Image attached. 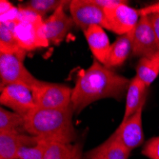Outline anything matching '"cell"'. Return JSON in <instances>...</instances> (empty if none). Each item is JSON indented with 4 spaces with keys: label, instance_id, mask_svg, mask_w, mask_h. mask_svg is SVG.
Segmentation results:
<instances>
[{
    "label": "cell",
    "instance_id": "1",
    "mask_svg": "<svg viewBox=\"0 0 159 159\" xmlns=\"http://www.w3.org/2000/svg\"><path fill=\"white\" fill-rule=\"evenodd\" d=\"M129 81L94 59L88 69L81 70L77 75L71 95L75 112L79 113L100 99L121 100L127 93Z\"/></svg>",
    "mask_w": 159,
    "mask_h": 159
},
{
    "label": "cell",
    "instance_id": "2",
    "mask_svg": "<svg viewBox=\"0 0 159 159\" xmlns=\"http://www.w3.org/2000/svg\"><path fill=\"white\" fill-rule=\"evenodd\" d=\"M74 113L73 105L57 110L36 107L25 116L24 131L43 140L70 144L75 138Z\"/></svg>",
    "mask_w": 159,
    "mask_h": 159
},
{
    "label": "cell",
    "instance_id": "3",
    "mask_svg": "<svg viewBox=\"0 0 159 159\" xmlns=\"http://www.w3.org/2000/svg\"><path fill=\"white\" fill-rule=\"evenodd\" d=\"M19 13L14 25V35L19 47L27 52L49 45V40L45 34L44 20L38 14L18 7Z\"/></svg>",
    "mask_w": 159,
    "mask_h": 159
},
{
    "label": "cell",
    "instance_id": "4",
    "mask_svg": "<svg viewBox=\"0 0 159 159\" xmlns=\"http://www.w3.org/2000/svg\"><path fill=\"white\" fill-rule=\"evenodd\" d=\"M0 80L1 88L10 84H22L32 90L42 82L29 71L23 58L11 53H0Z\"/></svg>",
    "mask_w": 159,
    "mask_h": 159
},
{
    "label": "cell",
    "instance_id": "5",
    "mask_svg": "<svg viewBox=\"0 0 159 159\" xmlns=\"http://www.w3.org/2000/svg\"><path fill=\"white\" fill-rule=\"evenodd\" d=\"M32 91L37 108L57 110L71 105L73 89L68 86L42 81Z\"/></svg>",
    "mask_w": 159,
    "mask_h": 159
},
{
    "label": "cell",
    "instance_id": "6",
    "mask_svg": "<svg viewBox=\"0 0 159 159\" xmlns=\"http://www.w3.org/2000/svg\"><path fill=\"white\" fill-rule=\"evenodd\" d=\"M103 10L106 16V29L119 35L134 32L141 17L139 11L129 6L127 1Z\"/></svg>",
    "mask_w": 159,
    "mask_h": 159
},
{
    "label": "cell",
    "instance_id": "7",
    "mask_svg": "<svg viewBox=\"0 0 159 159\" xmlns=\"http://www.w3.org/2000/svg\"><path fill=\"white\" fill-rule=\"evenodd\" d=\"M143 109L144 106L127 120H122L117 129L110 135L109 139L120 144L129 152L141 146L144 141L142 125Z\"/></svg>",
    "mask_w": 159,
    "mask_h": 159
},
{
    "label": "cell",
    "instance_id": "8",
    "mask_svg": "<svg viewBox=\"0 0 159 159\" xmlns=\"http://www.w3.org/2000/svg\"><path fill=\"white\" fill-rule=\"evenodd\" d=\"M70 17L83 32L93 26L106 29L104 10L97 6L93 0H73L69 5Z\"/></svg>",
    "mask_w": 159,
    "mask_h": 159
},
{
    "label": "cell",
    "instance_id": "9",
    "mask_svg": "<svg viewBox=\"0 0 159 159\" xmlns=\"http://www.w3.org/2000/svg\"><path fill=\"white\" fill-rule=\"evenodd\" d=\"M0 102L24 117L36 108L32 89L22 84H10L1 88Z\"/></svg>",
    "mask_w": 159,
    "mask_h": 159
},
{
    "label": "cell",
    "instance_id": "10",
    "mask_svg": "<svg viewBox=\"0 0 159 159\" xmlns=\"http://www.w3.org/2000/svg\"><path fill=\"white\" fill-rule=\"evenodd\" d=\"M157 52H159V43L150 16H141L134 32L133 55L141 58Z\"/></svg>",
    "mask_w": 159,
    "mask_h": 159
},
{
    "label": "cell",
    "instance_id": "11",
    "mask_svg": "<svg viewBox=\"0 0 159 159\" xmlns=\"http://www.w3.org/2000/svg\"><path fill=\"white\" fill-rule=\"evenodd\" d=\"M70 1L62 5L53 11L46 20H44L45 34L50 43L52 44L61 43L75 24L73 18L69 16L65 11V7L70 5Z\"/></svg>",
    "mask_w": 159,
    "mask_h": 159
},
{
    "label": "cell",
    "instance_id": "12",
    "mask_svg": "<svg viewBox=\"0 0 159 159\" xmlns=\"http://www.w3.org/2000/svg\"><path fill=\"white\" fill-rule=\"evenodd\" d=\"M84 34L94 58L106 66L109 61L111 45L104 28L100 26L90 27L84 32Z\"/></svg>",
    "mask_w": 159,
    "mask_h": 159
},
{
    "label": "cell",
    "instance_id": "13",
    "mask_svg": "<svg viewBox=\"0 0 159 159\" xmlns=\"http://www.w3.org/2000/svg\"><path fill=\"white\" fill-rule=\"evenodd\" d=\"M41 139L28 134H0V159H16L21 147L34 146Z\"/></svg>",
    "mask_w": 159,
    "mask_h": 159
},
{
    "label": "cell",
    "instance_id": "14",
    "mask_svg": "<svg viewBox=\"0 0 159 159\" xmlns=\"http://www.w3.org/2000/svg\"><path fill=\"white\" fill-rule=\"evenodd\" d=\"M148 87L137 76L131 79L126 93V105L122 120H127L134 115L142 106L145 105Z\"/></svg>",
    "mask_w": 159,
    "mask_h": 159
},
{
    "label": "cell",
    "instance_id": "15",
    "mask_svg": "<svg viewBox=\"0 0 159 159\" xmlns=\"http://www.w3.org/2000/svg\"><path fill=\"white\" fill-rule=\"evenodd\" d=\"M129 153L131 152L122 145L107 138L99 146L87 152L84 154V159H128Z\"/></svg>",
    "mask_w": 159,
    "mask_h": 159
},
{
    "label": "cell",
    "instance_id": "16",
    "mask_svg": "<svg viewBox=\"0 0 159 159\" xmlns=\"http://www.w3.org/2000/svg\"><path fill=\"white\" fill-rule=\"evenodd\" d=\"M133 39L134 32L128 34L120 35L112 43L109 61L106 67L111 69L113 67L121 66L128 59L129 54L133 53Z\"/></svg>",
    "mask_w": 159,
    "mask_h": 159
},
{
    "label": "cell",
    "instance_id": "17",
    "mask_svg": "<svg viewBox=\"0 0 159 159\" xmlns=\"http://www.w3.org/2000/svg\"><path fill=\"white\" fill-rule=\"evenodd\" d=\"M16 22H0V53L16 54L24 59L26 52L17 43L14 35Z\"/></svg>",
    "mask_w": 159,
    "mask_h": 159
},
{
    "label": "cell",
    "instance_id": "18",
    "mask_svg": "<svg viewBox=\"0 0 159 159\" xmlns=\"http://www.w3.org/2000/svg\"><path fill=\"white\" fill-rule=\"evenodd\" d=\"M159 75V52L141 57L136 66L137 76L147 87L151 86Z\"/></svg>",
    "mask_w": 159,
    "mask_h": 159
},
{
    "label": "cell",
    "instance_id": "19",
    "mask_svg": "<svg viewBox=\"0 0 159 159\" xmlns=\"http://www.w3.org/2000/svg\"><path fill=\"white\" fill-rule=\"evenodd\" d=\"M25 117L4 108L0 109V134H16L24 129Z\"/></svg>",
    "mask_w": 159,
    "mask_h": 159
},
{
    "label": "cell",
    "instance_id": "20",
    "mask_svg": "<svg viewBox=\"0 0 159 159\" xmlns=\"http://www.w3.org/2000/svg\"><path fill=\"white\" fill-rule=\"evenodd\" d=\"M75 145L58 141H47L43 159H71Z\"/></svg>",
    "mask_w": 159,
    "mask_h": 159
},
{
    "label": "cell",
    "instance_id": "21",
    "mask_svg": "<svg viewBox=\"0 0 159 159\" xmlns=\"http://www.w3.org/2000/svg\"><path fill=\"white\" fill-rule=\"evenodd\" d=\"M69 1H63V0H31L23 5H20L22 8L31 11L42 18L48 12H53L62 5L67 4Z\"/></svg>",
    "mask_w": 159,
    "mask_h": 159
},
{
    "label": "cell",
    "instance_id": "22",
    "mask_svg": "<svg viewBox=\"0 0 159 159\" xmlns=\"http://www.w3.org/2000/svg\"><path fill=\"white\" fill-rule=\"evenodd\" d=\"M46 144L47 140L41 139L36 145L21 147L16 153V159H43Z\"/></svg>",
    "mask_w": 159,
    "mask_h": 159
},
{
    "label": "cell",
    "instance_id": "23",
    "mask_svg": "<svg viewBox=\"0 0 159 159\" xmlns=\"http://www.w3.org/2000/svg\"><path fill=\"white\" fill-rule=\"evenodd\" d=\"M142 154L149 159H159V136L147 141L142 149Z\"/></svg>",
    "mask_w": 159,
    "mask_h": 159
},
{
    "label": "cell",
    "instance_id": "24",
    "mask_svg": "<svg viewBox=\"0 0 159 159\" xmlns=\"http://www.w3.org/2000/svg\"><path fill=\"white\" fill-rule=\"evenodd\" d=\"M139 11L140 16H148L152 14H159V2H155L141 8Z\"/></svg>",
    "mask_w": 159,
    "mask_h": 159
},
{
    "label": "cell",
    "instance_id": "25",
    "mask_svg": "<svg viewBox=\"0 0 159 159\" xmlns=\"http://www.w3.org/2000/svg\"><path fill=\"white\" fill-rule=\"evenodd\" d=\"M93 2L100 8L105 9V8H109V7H111L114 5H117L124 1L123 0H93Z\"/></svg>",
    "mask_w": 159,
    "mask_h": 159
},
{
    "label": "cell",
    "instance_id": "26",
    "mask_svg": "<svg viewBox=\"0 0 159 159\" xmlns=\"http://www.w3.org/2000/svg\"><path fill=\"white\" fill-rule=\"evenodd\" d=\"M14 7L8 0H1L0 1V16H3L8 12H10L11 10H13Z\"/></svg>",
    "mask_w": 159,
    "mask_h": 159
},
{
    "label": "cell",
    "instance_id": "27",
    "mask_svg": "<svg viewBox=\"0 0 159 159\" xmlns=\"http://www.w3.org/2000/svg\"><path fill=\"white\" fill-rule=\"evenodd\" d=\"M150 16L157 41L159 43V14H152V16Z\"/></svg>",
    "mask_w": 159,
    "mask_h": 159
},
{
    "label": "cell",
    "instance_id": "28",
    "mask_svg": "<svg viewBox=\"0 0 159 159\" xmlns=\"http://www.w3.org/2000/svg\"><path fill=\"white\" fill-rule=\"evenodd\" d=\"M71 159H84V154L82 152V145L81 143H77L75 144V154Z\"/></svg>",
    "mask_w": 159,
    "mask_h": 159
},
{
    "label": "cell",
    "instance_id": "29",
    "mask_svg": "<svg viewBox=\"0 0 159 159\" xmlns=\"http://www.w3.org/2000/svg\"><path fill=\"white\" fill-rule=\"evenodd\" d=\"M103 159H106V158H103Z\"/></svg>",
    "mask_w": 159,
    "mask_h": 159
}]
</instances>
